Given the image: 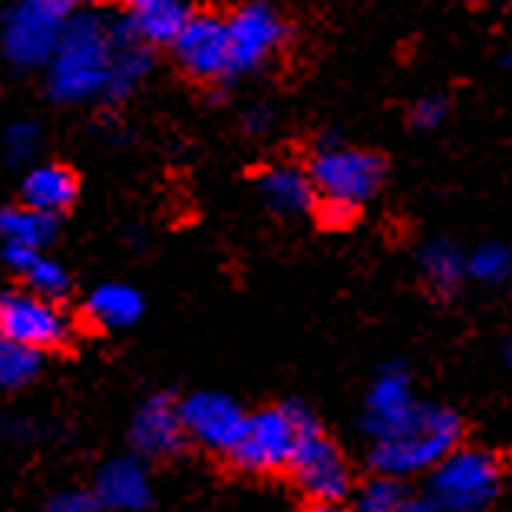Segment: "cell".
<instances>
[{
  "mask_svg": "<svg viewBox=\"0 0 512 512\" xmlns=\"http://www.w3.org/2000/svg\"><path fill=\"white\" fill-rule=\"evenodd\" d=\"M314 423L318 420L304 407H298V403H271V407H261L252 417H245L242 433L219 456V466H225L228 473L242 479L288 483L294 453H298L304 433Z\"/></svg>",
  "mask_w": 512,
  "mask_h": 512,
  "instance_id": "6da1fadb",
  "label": "cell"
},
{
  "mask_svg": "<svg viewBox=\"0 0 512 512\" xmlns=\"http://www.w3.org/2000/svg\"><path fill=\"white\" fill-rule=\"evenodd\" d=\"M116 50L113 20L100 14H73L50 57V93L63 103L103 93Z\"/></svg>",
  "mask_w": 512,
  "mask_h": 512,
  "instance_id": "7a4b0ae2",
  "label": "cell"
},
{
  "mask_svg": "<svg viewBox=\"0 0 512 512\" xmlns=\"http://www.w3.org/2000/svg\"><path fill=\"white\" fill-rule=\"evenodd\" d=\"M80 324L53 298L34 291L0 294V341H10L34 354H73Z\"/></svg>",
  "mask_w": 512,
  "mask_h": 512,
  "instance_id": "3957f363",
  "label": "cell"
},
{
  "mask_svg": "<svg viewBox=\"0 0 512 512\" xmlns=\"http://www.w3.org/2000/svg\"><path fill=\"white\" fill-rule=\"evenodd\" d=\"M304 172L311 179L314 199H334L361 209V202L377 195L380 185H384L387 159L374 149L334 146L314 152Z\"/></svg>",
  "mask_w": 512,
  "mask_h": 512,
  "instance_id": "277c9868",
  "label": "cell"
},
{
  "mask_svg": "<svg viewBox=\"0 0 512 512\" xmlns=\"http://www.w3.org/2000/svg\"><path fill=\"white\" fill-rule=\"evenodd\" d=\"M73 17L67 0H17L0 27V47L17 67H40L53 57L63 27Z\"/></svg>",
  "mask_w": 512,
  "mask_h": 512,
  "instance_id": "5b68a950",
  "label": "cell"
},
{
  "mask_svg": "<svg viewBox=\"0 0 512 512\" xmlns=\"http://www.w3.org/2000/svg\"><path fill=\"white\" fill-rule=\"evenodd\" d=\"M288 483L301 489L304 499H321V503H344L354 493L357 479L354 466L347 460V453L337 446L321 423L304 433V440L294 453V463L288 470Z\"/></svg>",
  "mask_w": 512,
  "mask_h": 512,
  "instance_id": "8992f818",
  "label": "cell"
},
{
  "mask_svg": "<svg viewBox=\"0 0 512 512\" xmlns=\"http://www.w3.org/2000/svg\"><path fill=\"white\" fill-rule=\"evenodd\" d=\"M463 437V420L453 413H433L417 427L397 433L394 440L380 443L377 450V470L384 473H407L417 466H430L450 456L456 450V443Z\"/></svg>",
  "mask_w": 512,
  "mask_h": 512,
  "instance_id": "52a82bcc",
  "label": "cell"
},
{
  "mask_svg": "<svg viewBox=\"0 0 512 512\" xmlns=\"http://www.w3.org/2000/svg\"><path fill=\"white\" fill-rule=\"evenodd\" d=\"M225 30H228V73L235 76V73L258 70L281 47L288 27L278 17L275 7L255 0V4L238 7L225 20Z\"/></svg>",
  "mask_w": 512,
  "mask_h": 512,
  "instance_id": "ba28073f",
  "label": "cell"
},
{
  "mask_svg": "<svg viewBox=\"0 0 512 512\" xmlns=\"http://www.w3.org/2000/svg\"><path fill=\"white\" fill-rule=\"evenodd\" d=\"M172 50H176L182 70L195 80L219 83L232 76L228 73V30L222 17L192 14L179 30V37L172 40Z\"/></svg>",
  "mask_w": 512,
  "mask_h": 512,
  "instance_id": "9c48e42d",
  "label": "cell"
},
{
  "mask_svg": "<svg viewBox=\"0 0 512 512\" xmlns=\"http://www.w3.org/2000/svg\"><path fill=\"white\" fill-rule=\"evenodd\" d=\"M499 466L486 453H456L437 476L440 503L450 512H476L496 493Z\"/></svg>",
  "mask_w": 512,
  "mask_h": 512,
  "instance_id": "30bf717a",
  "label": "cell"
},
{
  "mask_svg": "<svg viewBox=\"0 0 512 512\" xmlns=\"http://www.w3.org/2000/svg\"><path fill=\"white\" fill-rule=\"evenodd\" d=\"M179 410H182V423H185V430H189L192 446L209 450L215 456V463H219V456L235 443L245 423V413L238 410L235 403H228L222 397H209V394L192 397L189 403H179Z\"/></svg>",
  "mask_w": 512,
  "mask_h": 512,
  "instance_id": "8fae6325",
  "label": "cell"
},
{
  "mask_svg": "<svg viewBox=\"0 0 512 512\" xmlns=\"http://www.w3.org/2000/svg\"><path fill=\"white\" fill-rule=\"evenodd\" d=\"M136 446L152 460H179L192 450L189 430L182 423V410L172 397H156L146 403L136 420Z\"/></svg>",
  "mask_w": 512,
  "mask_h": 512,
  "instance_id": "7c38bea8",
  "label": "cell"
},
{
  "mask_svg": "<svg viewBox=\"0 0 512 512\" xmlns=\"http://www.w3.org/2000/svg\"><path fill=\"white\" fill-rule=\"evenodd\" d=\"M76 195H80V176L70 166H63V162H50V166L34 169L24 179V189H20L24 209L50 215V219L70 212Z\"/></svg>",
  "mask_w": 512,
  "mask_h": 512,
  "instance_id": "4fadbf2b",
  "label": "cell"
},
{
  "mask_svg": "<svg viewBox=\"0 0 512 512\" xmlns=\"http://www.w3.org/2000/svg\"><path fill=\"white\" fill-rule=\"evenodd\" d=\"M189 17V0H126V24L146 43H172Z\"/></svg>",
  "mask_w": 512,
  "mask_h": 512,
  "instance_id": "5bb4252c",
  "label": "cell"
},
{
  "mask_svg": "<svg viewBox=\"0 0 512 512\" xmlns=\"http://www.w3.org/2000/svg\"><path fill=\"white\" fill-rule=\"evenodd\" d=\"M261 195L275 212L281 215H301L311 212L314 205V189L308 172L298 166H271L258 176Z\"/></svg>",
  "mask_w": 512,
  "mask_h": 512,
  "instance_id": "9a60e30c",
  "label": "cell"
},
{
  "mask_svg": "<svg viewBox=\"0 0 512 512\" xmlns=\"http://www.w3.org/2000/svg\"><path fill=\"white\" fill-rule=\"evenodd\" d=\"M0 232H4L10 245H24L40 252V245H47L57 235V219L40 215L34 209H24V205H14V209L0 212Z\"/></svg>",
  "mask_w": 512,
  "mask_h": 512,
  "instance_id": "2e32d148",
  "label": "cell"
},
{
  "mask_svg": "<svg viewBox=\"0 0 512 512\" xmlns=\"http://www.w3.org/2000/svg\"><path fill=\"white\" fill-rule=\"evenodd\" d=\"M149 67H152V57L143 47H136V43L119 47L113 53L110 76H106V93H110L113 100H123V96L133 93V86L149 73Z\"/></svg>",
  "mask_w": 512,
  "mask_h": 512,
  "instance_id": "e0dca14e",
  "label": "cell"
},
{
  "mask_svg": "<svg viewBox=\"0 0 512 512\" xmlns=\"http://www.w3.org/2000/svg\"><path fill=\"white\" fill-rule=\"evenodd\" d=\"M410 506L407 486L394 476H374L357 486V509L354 512H403Z\"/></svg>",
  "mask_w": 512,
  "mask_h": 512,
  "instance_id": "ac0fdd59",
  "label": "cell"
},
{
  "mask_svg": "<svg viewBox=\"0 0 512 512\" xmlns=\"http://www.w3.org/2000/svg\"><path fill=\"white\" fill-rule=\"evenodd\" d=\"M83 314L96 324H126L139 314V294H133L129 288H103L86 304Z\"/></svg>",
  "mask_w": 512,
  "mask_h": 512,
  "instance_id": "d6986e66",
  "label": "cell"
},
{
  "mask_svg": "<svg viewBox=\"0 0 512 512\" xmlns=\"http://www.w3.org/2000/svg\"><path fill=\"white\" fill-rule=\"evenodd\" d=\"M40 354L24 351V347L0 341V387H20L37 374Z\"/></svg>",
  "mask_w": 512,
  "mask_h": 512,
  "instance_id": "ffe728a7",
  "label": "cell"
},
{
  "mask_svg": "<svg viewBox=\"0 0 512 512\" xmlns=\"http://www.w3.org/2000/svg\"><path fill=\"white\" fill-rule=\"evenodd\" d=\"M311 212H314V219H318L321 228H347V225L357 222V215H361L357 205L334 202V199H314Z\"/></svg>",
  "mask_w": 512,
  "mask_h": 512,
  "instance_id": "44dd1931",
  "label": "cell"
},
{
  "mask_svg": "<svg viewBox=\"0 0 512 512\" xmlns=\"http://www.w3.org/2000/svg\"><path fill=\"white\" fill-rule=\"evenodd\" d=\"M446 100L443 96H423V100L413 106V126H420V129H433V126H440L443 119H446Z\"/></svg>",
  "mask_w": 512,
  "mask_h": 512,
  "instance_id": "7402d4cb",
  "label": "cell"
},
{
  "mask_svg": "<svg viewBox=\"0 0 512 512\" xmlns=\"http://www.w3.org/2000/svg\"><path fill=\"white\" fill-rule=\"evenodd\" d=\"M294 512H354V509H347L344 503H321V499H304V503Z\"/></svg>",
  "mask_w": 512,
  "mask_h": 512,
  "instance_id": "603a6c76",
  "label": "cell"
},
{
  "mask_svg": "<svg viewBox=\"0 0 512 512\" xmlns=\"http://www.w3.org/2000/svg\"><path fill=\"white\" fill-rule=\"evenodd\" d=\"M30 143H34V129H14V133H10V146H14V152L30 149Z\"/></svg>",
  "mask_w": 512,
  "mask_h": 512,
  "instance_id": "cb8c5ba5",
  "label": "cell"
}]
</instances>
